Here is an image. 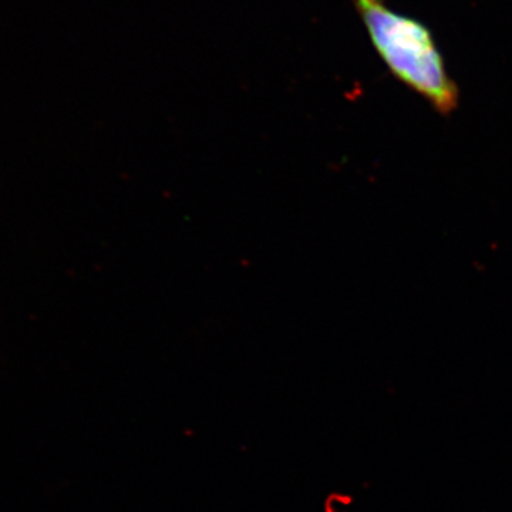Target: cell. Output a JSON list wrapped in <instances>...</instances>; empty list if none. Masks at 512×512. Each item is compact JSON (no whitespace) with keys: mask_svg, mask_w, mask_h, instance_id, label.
<instances>
[{"mask_svg":"<svg viewBox=\"0 0 512 512\" xmlns=\"http://www.w3.org/2000/svg\"><path fill=\"white\" fill-rule=\"evenodd\" d=\"M377 55L399 82L429 101L443 116L457 110V83L430 29L424 23L394 12L384 0H353Z\"/></svg>","mask_w":512,"mask_h":512,"instance_id":"cell-1","label":"cell"}]
</instances>
